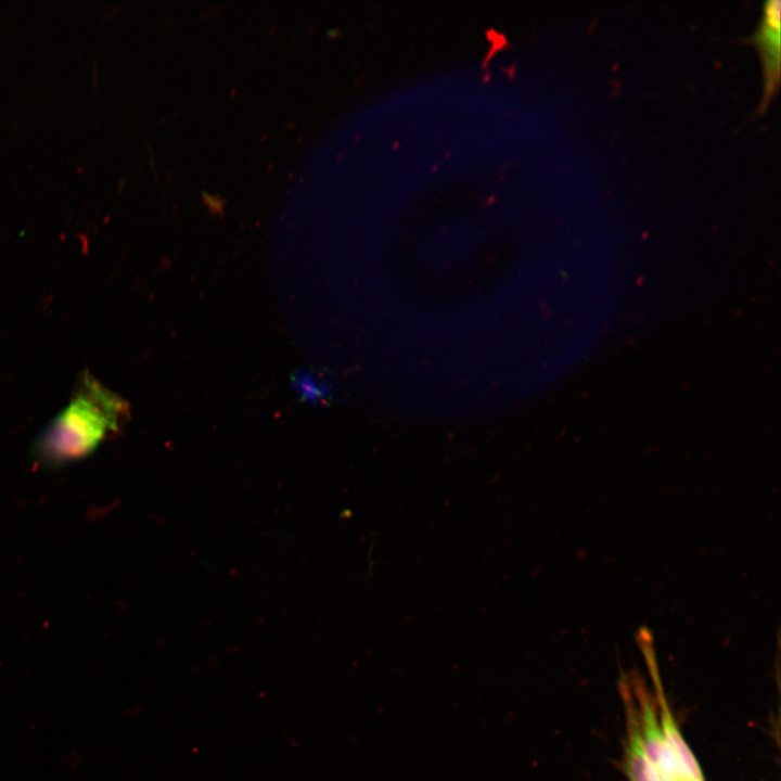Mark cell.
I'll return each instance as SVG.
<instances>
[{
  "instance_id": "obj_1",
  "label": "cell",
  "mask_w": 781,
  "mask_h": 781,
  "mask_svg": "<svg viewBox=\"0 0 781 781\" xmlns=\"http://www.w3.org/2000/svg\"><path fill=\"white\" fill-rule=\"evenodd\" d=\"M126 402L85 373L68 405L36 445L42 461L61 463L91 452L127 417Z\"/></svg>"
},
{
  "instance_id": "obj_2",
  "label": "cell",
  "mask_w": 781,
  "mask_h": 781,
  "mask_svg": "<svg viewBox=\"0 0 781 781\" xmlns=\"http://www.w3.org/2000/svg\"><path fill=\"white\" fill-rule=\"evenodd\" d=\"M780 0L765 2L760 23L752 36L763 64L764 94L760 103L761 110L769 104L779 87L780 80Z\"/></svg>"
},
{
  "instance_id": "obj_3",
  "label": "cell",
  "mask_w": 781,
  "mask_h": 781,
  "mask_svg": "<svg viewBox=\"0 0 781 781\" xmlns=\"http://www.w3.org/2000/svg\"><path fill=\"white\" fill-rule=\"evenodd\" d=\"M653 677L657 691L658 704L661 705L662 732L680 767L683 779L684 781H704L699 761L680 733L669 707L666 704L660 679L657 675H653Z\"/></svg>"
},
{
  "instance_id": "obj_4",
  "label": "cell",
  "mask_w": 781,
  "mask_h": 781,
  "mask_svg": "<svg viewBox=\"0 0 781 781\" xmlns=\"http://www.w3.org/2000/svg\"><path fill=\"white\" fill-rule=\"evenodd\" d=\"M628 715L626 772L629 781H662L642 747L636 712L628 709Z\"/></svg>"
},
{
  "instance_id": "obj_5",
  "label": "cell",
  "mask_w": 781,
  "mask_h": 781,
  "mask_svg": "<svg viewBox=\"0 0 781 781\" xmlns=\"http://www.w3.org/2000/svg\"><path fill=\"white\" fill-rule=\"evenodd\" d=\"M292 383L304 399L321 400L330 394L329 388L318 383L310 373H296L292 379Z\"/></svg>"
}]
</instances>
